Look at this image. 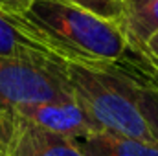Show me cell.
<instances>
[{
    "label": "cell",
    "instance_id": "7a4b0ae2",
    "mask_svg": "<svg viewBox=\"0 0 158 156\" xmlns=\"http://www.w3.org/2000/svg\"><path fill=\"white\" fill-rule=\"evenodd\" d=\"M64 70L72 97L101 130L156 143L132 90L110 64L66 63Z\"/></svg>",
    "mask_w": 158,
    "mask_h": 156
},
{
    "label": "cell",
    "instance_id": "5b68a950",
    "mask_svg": "<svg viewBox=\"0 0 158 156\" xmlns=\"http://www.w3.org/2000/svg\"><path fill=\"white\" fill-rule=\"evenodd\" d=\"M110 66L132 90L138 109L158 143V68H155L143 55L129 48L121 59L110 63Z\"/></svg>",
    "mask_w": 158,
    "mask_h": 156
},
{
    "label": "cell",
    "instance_id": "3957f363",
    "mask_svg": "<svg viewBox=\"0 0 158 156\" xmlns=\"http://www.w3.org/2000/svg\"><path fill=\"white\" fill-rule=\"evenodd\" d=\"M66 61L0 57V114L20 107L70 99Z\"/></svg>",
    "mask_w": 158,
    "mask_h": 156
},
{
    "label": "cell",
    "instance_id": "4fadbf2b",
    "mask_svg": "<svg viewBox=\"0 0 158 156\" xmlns=\"http://www.w3.org/2000/svg\"><path fill=\"white\" fill-rule=\"evenodd\" d=\"M136 53L143 55L155 68H158V31L145 42L143 50H140V51H136Z\"/></svg>",
    "mask_w": 158,
    "mask_h": 156
},
{
    "label": "cell",
    "instance_id": "2e32d148",
    "mask_svg": "<svg viewBox=\"0 0 158 156\" xmlns=\"http://www.w3.org/2000/svg\"><path fill=\"white\" fill-rule=\"evenodd\" d=\"M72 2H76V4H79V6H83V4H81V0H72Z\"/></svg>",
    "mask_w": 158,
    "mask_h": 156
},
{
    "label": "cell",
    "instance_id": "9c48e42d",
    "mask_svg": "<svg viewBox=\"0 0 158 156\" xmlns=\"http://www.w3.org/2000/svg\"><path fill=\"white\" fill-rule=\"evenodd\" d=\"M26 130H28V140H30L33 156H88L79 147L76 140L46 132L30 123H26Z\"/></svg>",
    "mask_w": 158,
    "mask_h": 156
},
{
    "label": "cell",
    "instance_id": "ba28073f",
    "mask_svg": "<svg viewBox=\"0 0 158 156\" xmlns=\"http://www.w3.org/2000/svg\"><path fill=\"white\" fill-rule=\"evenodd\" d=\"M76 142L88 156H158V143L119 136L107 130H98Z\"/></svg>",
    "mask_w": 158,
    "mask_h": 156
},
{
    "label": "cell",
    "instance_id": "6da1fadb",
    "mask_svg": "<svg viewBox=\"0 0 158 156\" xmlns=\"http://www.w3.org/2000/svg\"><path fill=\"white\" fill-rule=\"evenodd\" d=\"M22 17L66 63L105 66L127 51L116 20L103 18L72 0H33Z\"/></svg>",
    "mask_w": 158,
    "mask_h": 156
},
{
    "label": "cell",
    "instance_id": "8fae6325",
    "mask_svg": "<svg viewBox=\"0 0 158 156\" xmlns=\"http://www.w3.org/2000/svg\"><path fill=\"white\" fill-rule=\"evenodd\" d=\"M81 4L88 11H92L103 18H109V20H118L119 13H121L119 0H81Z\"/></svg>",
    "mask_w": 158,
    "mask_h": 156
},
{
    "label": "cell",
    "instance_id": "52a82bcc",
    "mask_svg": "<svg viewBox=\"0 0 158 156\" xmlns=\"http://www.w3.org/2000/svg\"><path fill=\"white\" fill-rule=\"evenodd\" d=\"M116 22L125 35L127 48L132 51L143 50L145 42L158 31V0L123 4Z\"/></svg>",
    "mask_w": 158,
    "mask_h": 156
},
{
    "label": "cell",
    "instance_id": "7c38bea8",
    "mask_svg": "<svg viewBox=\"0 0 158 156\" xmlns=\"http://www.w3.org/2000/svg\"><path fill=\"white\" fill-rule=\"evenodd\" d=\"M33 0H0V9L11 15H24Z\"/></svg>",
    "mask_w": 158,
    "mask_h": 156
},
{
    "label": "cell",
    "instance_id": "8992f818",
    "mask_svg": "<svg viewBox=\"0 0 158 156\" xmlns=\"http://www.w3.org/2000/svg\"><path fill=\"white\" fill-rule=\"evenodd\" d=\"M0 57L63 61L22 17L0 9Z\"/></svg>",
    "mask_w": 158,
    "mask_h": 156
},
{
    "label": "cell",
    "instance_id": "30bf717a",
    "mask_svg": "<svg viewBox=\"0 0 158 156\" xmlns=\"http://www.w3.org/2000/svg\"><path fill=\"white\" fill-rule=\"evenodd\" d=\"M11 117H13V127H11L7 142L0 149V156H33L30 140H28L26 123L15 116Z\"/></svg>",
    "mask_w": 158,
    "mask_h": 156
},
{
    "label": "cell",
    "instance_id": "277c9868",
    "mask_svg": "<svg viewBox=\"0 0 158 156\" xmlns=\"http://www.w3.org/2000/svg\"><path fill=\"white\" fill-rule=\"evenodd\" d=\"M9 116L20 117L26 123L42 129L46 132L64 136L70 140H83L98 130H101L90 116L77 105L74 97L61 101H46L26 105L11 112Z\"/></svg>",
    "mask_w": 158,
    "mask_h": 156
},
{
    "label": "cell",
    "instance_id": "5bb4252c",
    "mask_svg": "<svg viewBox=\"0 0 158 156\" xmlns=\"http://www.w3.org/2000/svg\"><path fill=\"white\" fill-rule=\"evenodd\" d=\"M11 127H13V117L9 116V114H0V149L7 142Z\"/></svg>",
    "mask_w": 158,
    "mask_h": 156
},
{
    "label": "cell",
    "instance_id": "9a60e30c",
    "mask_svg": "<svg viewBox=\"0 0 158 156\" xmlns=\"http://www.w3.org/2000/svg\"><path fill=\"white\" fill-rule=\"evenodd\" d=\"M119 2H121V6H123V4H129V2H140V0H119Z\"/></svg>",
    "mask_w": 158,
    "mask_h": 156
}]
</instances>
